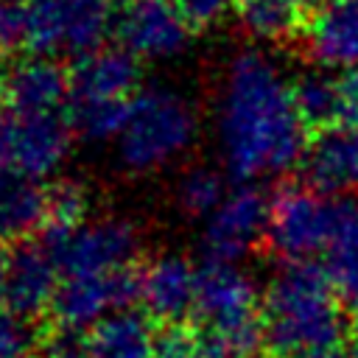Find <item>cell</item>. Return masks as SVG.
<instances>
[{
    "instance_id": "cell-3",
    "label": "cell",
    "mask_w": 358,
    "mask_h": 358,
    "mask_svg": "<svg viewBox=\"0 0 358 358\" xmlns=\"http://www.w3.org/2000/svg\"><path fill=\"white\" fill-rule=\"evenodd\" d=\"M199 137V115L185 92L171 84L143 87L123 117L115 154L129 173H154L179 162Z\"/></svg>"
},
{
    "instance_id": "cell-32",
    "label": "cell",
    "mask_w": 358,
    "mask_h": 358,
    "mask_svg": "<svg viewBox=\"0 0 358 358\" xmlns=\"http://www.w3.org/2000/svg\"><path fill=\"white\" fill-rule=\"evenodd\" d=\"M294 358H344V355H338L336 350H313V352H302Z\"/></svg>"
},
{
    "instance_id": "cell-13",
    "label": "cell",
    "mask_w": 358,
    "mask_h": 358,
    "mask_svg": "<svg viewBox=\"0 0 358 358\" xmlns=\"http://www.w3.org/2000/svg\"><path fill=\"white\" fill-rule=\"evenodd\" d=\"M199 268L179 252H159L137 274V299L151 322L179 324L196 313Z\"/></svg>"
},
{
    "instance_id": "cell-26",
    "label": "cell",
    "mask_w": 358,
    "mask_h": 358,
    "mask_svg": "<svg viewBox=\"0 0 358 358\" xmlns=\"http://www.w3.org/2000/svg\"><path fill=\"white\" fill-rule=\"evenodd\" d=\"M22 42V0H0V53Z\"/></svg>"
},
{
    "instance_id": "cell-23",
    "label": "cell",
    "mask_w": 358,
    "mask_h": 358,
    "mask_svg": "<svg viewBox=\"0 0 358 358\" xmlns=\"http://www.w3.org/2000/svg\"><path fill=\"white\" fill-rule=\"evenodd\" d=\"M227 193L229 190H227L224 173L215 171L213 165H204V162L185 168L176 179V187H173L179 210L190 218H210Z\"/></svg>"
},
{
    "instance_id": "cell-35",
    "label": "cell",
    "mask_w": 358,
    "mask_h": 358,
    "mask_svg": "<svg viewBox=\"0 0 358 358\" xmlns=\"http://www.w3.org/2000/svg\"><path fill=\"white\" fill-rule=\"evenodd\" d=\"M344 358H358V341H355V344H352V347H350V352H347V355H344Z\"/></svg>"
},
{
    "instance_id": "cell-34",
    "label": "cell",
    "mask_w": 358,
    "mask_h": 358,
    "mask_svg": "<svg viewBox=\"0 0 358 358\" xmlns=\"http://www.w3.org/2000/svg\"><path fill=\"white\" fill-rule=\"evenodd\" d=\"M294 3H296V6H302V8H310V6H316L319 0H294Z\"/></svg>"
},
{
    "instance_id": "cell-24",
    "label": "cell",
    "mask_w": 358,
    "mask_h": 358,
    "mask_svg": "<svg viewBox=\"0 0 358 358\" xmlns=\"http://www.w3.org/2000/svg\"><path fill=\"white\" fill-rule=\"evenodd\" d=\"M87 210H90V193L81 182L73 179L56 182L50 190H45V224H42L45 238L70 232L78 224L90 221Z\"/></svg>"
},
{
    "instance_id": "cell-29",
    "label": "cell",
    "mask_w": 358,
    "mask_h": 358,
    "mask_svg": "<svg viewBox=\"0 0 358 358\" xmlns=\"http://www.w3.org/2000/svg\"><path fill=\"white\" fill-rule=\"evenodd\" d=\"M45 358H87L84 333L62 330L59 336H53V338L45 344Z\"/></svg>"
},
{
    "instance_id": "cell-11",
    "label": "cell",
    "mask_w": 358,
    "mask_h": 358,
    "mask_svg": "<svg viewBox=\"0 0 358 358\" xmlns=\"http://www.w3.org/2000/svg\"><path fill=\"white\" fill-rule=\"evenodd\" d=\"M131 299H137V274L131 271L62 277L50 313L62 330L84 333L106 316L126 310Z\"/></svg>"
},
{
    "instance_id": "cell-1",
    "label": "cell",
    "mask_w": 358,
    "mask_h": 358,
    "mask_svg": "<svg viewBox=\"0 0 358 358\" xmlns=\"http://www.w3.org/2000/svg\"><path fill=\"white\" fill-rule=\"evenodd\" d=\"M213 137L224 171L243 185L302 162L308 140L291 81L263 50H238L224 64L213 101Z\"/></svg>"
},
{
    "instance_id": "cell-33",
    "label": "cell",
    "mask_w": 358,
    "mask_h": 358,
    "mask_svg": "<svg viewBox=\"0 0 358 358\" xmlns=\"http://www.w3.org/2000/svg\"><path fill=\"white\" fill-rule=\"evenodd\" d=\"M352 324H355V330H358V294L352 296Z\"/></svg>"
},
{
    "instance_id": "cell-16",
    "label": "cell",
    "mask_w": 358,
    "mask_h": 358,
    "mask_svg": "<svg viewBox=\"0 0 358 358\" xmlns=\"http://www.w3.org/2000/svg\"><path fill=\"white\" fill-rule=\"evenodd\" d=\"M70 101V73L56 59L28 56L6 73L11 115H62Z\"/></svg>"
},
{
    "instance_id": "cell-25",
    "label": "cell",
    "mask_w": 358,
    "mask_h": 358,
    "mask_svg": "<svg viewBox=\"0 0 358 358\" xmlns=\"http://www.w3.org/2000/svg\"><path fill=\"white\" fill-rule=\"evenodd\" d=\"M34 344L36 338L31 322L11 310H0V358H31Z\"/></svg>"
},
{
    "instance_id": "cell-27",
    "label": "cell",
    "mask_w": 358,
    "mask_h": 358,
    "mask_svg": "<svg viewBox=\"0 0 358 358\" xmlns=\"http://www.w3.org/2000/svg\"><path fill=\"white\" fill-rule=\"evenodd\" d=\"M338 98H341L338 123L347 129H358V67L344 73V78H338Z\"/></svg>"
},
{
    "instance_id": "cell-6",
    "label": "cell",
    "mask_w": 358,
    "mask_h": 358,
    "mask_svg": "<svg viewBox=\"0 0 358 358\" xmlns=\"http://www.w3.org/2000/svg\"><path fill=\"white\" fill-rule=\"evenodd\" d=\"M115 28L109 0H22V42L34 56L81 59Z\"/></svg>"
},
{
    "instance_id": "cell-20",
    "label": "cell",
    "mask_w": 358,
    "mask_h": 358,
    "mask_svg": "<svg viewBox=\"0 0 358 358\" xmlns=\"http://www.w3.org/2000/svg\"><path fill=\"white\" fill-rule=\"evenodd\" d=\"M45 224V190L39 182L0 168V243L17 241Z\"/></svg>"
},
{
    "instance_id": "cell-5",
    "label": "cell",
    "mask_w": 358,
    "mask_h": 358,
    "mask_svg": "<svg viewBox=\"0 0 358 358\" xmlns=\"http://www.w3.org/2000/svg\"><path fill=\"white\" fill-rule=\"evenodd\" d=\"M196 316L213 358H252L266 344V322L257 308L255 280L235 263L207 260L199 268Z\"/></svg>"
},
{
    "instance_id": "cell-9",
    "label": "cell",
    "mask_w": 358,
    "mask_h": 358,
    "mask_svg": "<svg viewBox=\"0 0 358 358\" xmlns=\"http://www.w3.org/2000/svg\"><path fill=\"white\" fill-rule=\"evenodd\" d=\"M115 34L137 62H173L190 48L193 22L176 0H126L115 14Z\"/></svg>"
},
{
    "instance_id": "cell-31",
    "label": "cell",
    "mask_w": 358,
    "mask_h": 358,
    "mask_svg": "<svg viewBox=\"0 0 358 358\" xmlns=\"http://www.w3.org/2000/svg\"><path fill=\"white\" fill-rule=\"evenodd\" d=\"M6 140H8V117L0 112V168H6Z\"/></svg>"
},
{
    "instance_id": "cell-4",
    "label": "cell",
    "mask_w": 358,
    "mask_h": 358,
    "mask_svg": "<svg viewBox=\"0 0 358 358\" xmlns=\"http://www.w3.org/2000/svg\"><path fill=\"white\" fill-rule=\"evenodd\" d=\"M140 92V62L117 48H98L70 70L67 123L87 143H115L131 98Z\"/></svg>"
},
{
    "instance_id": "cell-30",
    "label": "cell",
    "mask_w": 358,
    "mask_h": 358,
    "mask_svg": "<svg viewBox=\"0 0 358 358\" xmlns=\"http://www.w3.org/2000/svg\"><path fill=\"white\" fill-rule=\"evenodd\" d=\"M6 282H8V252L0 246V305H6Z\"/></svg>"
},
{
    "instance_id": "cell-17",
    "label": "cell",
    "mask_w": 358,
    "mask_h": 358,
    "mask_svg": "<svg viewBox=\"0 0 358 358\" xmlns=\"http://www.w3.org/2000/svg\"><path fill=\"white\" fill-rule=\"evenodd\" d=\"M305 50L322 70L358 67V0H333L305 25Z\"/></svg>"
},
{
    "instance_id": "cell-28",
    "label": "cell",
    "mask_w": 358,
    "mask_h": 358,
    "mask_svg": "<svg viewBox=\"0 0 358 358\" xmlns=\"http://www.w3.org/2000/svg\"><path fill=\"white\" fill-rule=\"evenodd\" d=\"M176 3L182 6V11L193 25H213L232 8L235 0H176Z\"/></svg>"
},
{
    "instance_id": "cell-18",
    "label": "cell",
    "mask_w": 358,
    "mask_h": 358,
    "mask_svg": "<svg viewBox=\"0 0 358 358\" xmlns=\"http://www.w3.org/2000/svg\"><path fill=\"white\" fill-rule=\"evenodd\" d=\"M87 358H159V338L145 313L117 310L84 330Z\"/></svg>"
},
{
    "instance_id": "cell-10",
    "label": "cell",
    "mask_w": 358,
    "mask_h": 358,
    "mask_svg": "<svg viewBox=\"0 0 358 358\" xmlns=\"http://www.w3.org/2000/svg\"><path fill=\"white\" fill-rule=\"evenodd\" d=\"M268 215H271V199L257 190L255 185H238L232 187L218 210L207 218L204 227V246L207 260H224L235 263L243 255H249L268 232Z\"/></svg>"
},
{
    "instance_id": "cell-15",
    "label": "cell",
    "mask_w": 358,
    "mask_h": 358,
    "mask_svg": "<svg viewBox=\"0 0 358 358\" xmlns=\"http://www.w3.org/2000/svg\"><path fill=\"white\" fill-rule=\"evenodd\" d=\"M305 185L336 196L358 193V129L330 126L319 131L302 157Z\"/></svg>"
},
{
    "instance_id": "cell-21",
    "label": "cell",
    "mask_w": 358,
    "mask_h": 358,
    "mask_svg": "<svg viewBox=\"0 0 358 358\" xmlns=\"http://www.w3.org/2000/svg\"><path fill=\"white\" fill-rule=\"evenodd\" d=\"M241 28L257 42H280L302 28V6L294 0H238Z\"/></svg>"
},
{
    "instance_id": "cell-19",
    "label": "cell",
    "mask_w": 358,
    "mask_h": 358,
    "mask_svg": "<svg viewBox=\"0 0 358 358\" xmlns=\"http://www.w3.org/2000/svg\"><path fill=\"white\" fill-rule=\"evenodd\" d=\"M324 271L336 288L355 296L358 294V199H333V227L324 249Z\"/></svg>"
},
{
    "instance_id": "cell-7",
    "label": "cell",
    "mask_w": 358,
    "mask_h": 358,
    "mask_svg": "<svg viewBox=\"0 0 358 358\" xmlns=\"http://www.w3.org/2000/svg\"><path fill=\"white\" fill-rule=\"evenodd\" d=\"M62 277L78 274H120L129 271L140 252V232L123 215H101L78 224L70 232L45 238Z\"/></svg>"
},
{
    "instance_id": "cell-14",
    "label": "cell",
    "mask_w": 358,
    "mask_h": 358,
    "mask_svg": "<svg viewBox=\"0 0 358 358\" xmlns=\"http://www.w3.org/2000/svg\"><path fill=\"white\" fill-rule=\"evenodd\" d=\"M62 282L59 263L48 246L20 243L8 252V282H6V310L31 322L34 316L53 308Z\"/></svg>"
},
{
    "instance_id": "cell-2",
    "label": "cell",
    "mask_w": 358,
    "mask_h": 358,
    "mask_svg": "<svg viewBox=\"0 0 358 358\" xmlns=\"http://www.w3.org/2000/svg\"><path fill=\"white\" fill-rule=\"evenodd\" d=\"M333 288L324 266L310 260L277 268L263 296L266 344L291 358L313 350H336L347 324Z\"/></svg>"
},
{
    "instance_id": "cell-22",
    "label": "cell",
    "mask_w": 358,
    "mask_h": 358,
    "mask_svg": "<svg viewBox=\"0 0 358 358\" xmlns=\"http://www.w3.org/2000/svg\"><path fill=\"white\" fill-rule=\"evenodd\" d=\"M291 90H294L296 112L305 126H316L324 131L338 120V109H341L338 81L327 70H322V67L305 70L291 84Z\"/></svg>"
},
{
    "instance_id": "cell-12",
    "label": "cell",
    "mask_w": 358,
    "mask_h": 358,
    "mask_svg": "<svg viewBox=\"0 0 358 358\" xmlns=\"http://www.w3.org/2000/svg\"><path fill=\"white\" fill-rule=\"evenodd\" d=\"M70 143L73 129L62 115H11L3 165L39 182L64 165Z\"/></svg>"
},
{
    "instance_id": "cell-8",
    "label": "cell",
    "mask_w": 358,
    "mask_h": 358,
    "mask_svg": "<svg viewBox=\"0 0 358 358\" xmlns=\"http://www.w3.org/2000/svg\"><path fill=\"white\" fill-rule=\"evenodd\" d=\"M333 227V201L308 185H285L271 196L268 246L285 257V263L310 260L324 255Z\"/></svg>"
}]
</instances>
